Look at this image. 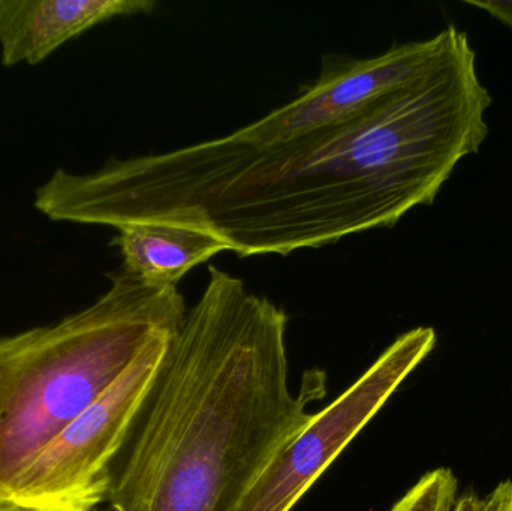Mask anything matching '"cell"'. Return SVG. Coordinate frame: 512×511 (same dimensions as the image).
Segmentation results:
<instances>
[{"mask_svg":"<svg viewBox=\"0 0 512 511\" xmlns=\"http://www.w3.org/2000/svg\"><path fill=\"white\" fill-rule=\"evenodd\" d=\"M454 511H483V498L478 497L474 492L459 495Z\"/></svg>","mask_w":512,"mask_h":511,"instance_id":"12","label":"cell"},{"mask_svg":"<svg viewBox=\"0 0 512 511\" xmlns=\"http://www.w3.org/2000/svg\"><path fill=\"white\" fill-rule=\"evenodd\" d=\"M174 336L153 341L113 386L45 447L21 474L2 511L102 509Z\"/></svg>","mask_w":512,"mask_h":511,"instance_id":"4","label":"cell"},{"mask_svg":"<svg viewBox=\"0 0 512 511\" xmlns=\"http://www.w3.org/2000/svg\"><path fill=\"white\" fill-rule=\"evenodd\" d=\"M459 500V480L450 468L424 474L390 511H454Z\"/></svg>","mask_w":512,"mask_h":511,"instance_id":"9","label":"cell"},{"mask_svg":"<svg viewBox=\"0 0 512 511\" xmlns=\"http://www.w3.org/2000/svg\"><path fill=\"white\" fill-rule=\"evenodd\" d=\"M466 3L474 6V8L483 9L487 14L492 15L493 18L505 24L512 32V2H495V0L480 2V0H466Z\"/></svg>","mask_w":512,"mask_h":511,"instance_id":"11","label":"cell"},{"mask_svg":"<svg viewBox=\"0 0 512 511\" xmlns=\"http://www.w3.org/2000/svg\"><path fill=\"white\" fill-rule=\"evenodd\" d=\"M155 8L153 0H0L3 66L38 65L104 21L150 14Z\"/></svg>","mask_w":512,"mask_h":511,"instance_id":"7","label":"cell"},{"mask_svg":"<svg viewBox=\"0 0 512 511\" xmlns=\"http://www.w3.org/2000/svg\"><path fill=\"white\" fill-rule=\"evenodd\" d=\"M99 511V510H98Z\"/></svg>","mask_w":512,"mask_h":511,"instance_id":"13","label":"cell"},{"mask_svg":"<svg viewBox=\"0 0 512 511\" xmlns=\"http://www.w3.org/2000/svg\"><path fill=\"white\" fill-rule=\"evenodd\" d=\"M108 278L87 308L0 338V511L45 447L185 320L177 287L146 284L123 267Z\"/></svg>","mask_w":512,"mask_h":511,"instance_id":"3","label":"cell"},{"mask_svg":"<svg viewBox=\"0 0 512 511\" xmlns=\"http://www.w3.org/2000/svg\"><path fill=\"white\" fill-rule=\"evenodd\" d=\"M460 33L450 24L432 38L396 44L367 59L328 54L322 57L319 77L291 102L227 137L265 147L333 125L429 71L447 56Z\"/></svg>","mask_w":512,"mask_h":511,"instance_id":"6","label":"cell"},{"mask_svg":"<svg viewBox=\"0 0 512 511\" xmlns=\"http://www.w3.org/2000/svg\"><path fill=\"white\" fill-rule=\"evenodd\" d=\"M286 329L282 308L210 266L99 511L239 509L327 395L321 369L292 389Z\"/></svg>","mask_w":512,"mask_h":511,"instance_id":"2","label":"cell"},{"mask_svg":"<svg viewBox=\"0 0 512 511\" xmlns=\"http://www.w3.org/2000/svg\"><path fill=\"white\" fill-rule=\"evenodd\" d=\"M483 511H512V480L499 483L483 498Z\"/></svg>","mask_w":512,"mask_h":511,"instance_id":"10","label":"cell"},{"mask_svg":"<svg viewBox=\"0 0 512 511\" xmlns=\"http://www.w3.org/2000/svg\"><path fill=\"white\" fill-rule=\"evenodd\" d=\"M433 327L400 335L339 398L313 413L271 459L236 511H291L435 350Z\"/></svg>","mask_w":512,"mask_h":511,"instance_id":"5","label":"cell"},{"mask_svg":"<svg viewBox=\"0 0 512 511\" xmlns=\"http://www.w3.org/2000/svg\"><path fill=\"white\" fill-rule=\"evenodd\" d=\"M114 245L123 257V269L158 287H177L195 266L221 252L227 243L209 228L173 219H144L117 228Z\"/></svg>","mask_w":512,"mask_h":511,"instance_id":"8","label":"cell"},{"mask_svg":"<svg viewBox=\"0 0 512 511\" xmlns=\"http://www.w3.org/2000/svg\"><path fill=\"white\" fill-rule=\"evenodd\" d=\"M489 90L469 36L405 86L325 128L273 146L227 135L74 174L35 192L51 221L119 228L173 219L209 228L239 257L289 255L394 227L432 206L490 128Z\"/></svg>","mask_w":512,"mask_h":511,"instance_id":"1","label":"cell"}]
</instances>
